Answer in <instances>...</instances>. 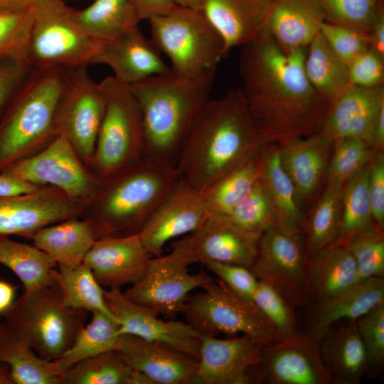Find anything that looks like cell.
<instances>
[{"mask_svg": "<svg viewBox=\"0 0 384 384\" xmlns=\"http://www.w3.org/2000/svg\"><path fill=\"white\" fill-rule=\"evenodd\" d=\"M91 64L110 67L113 77L127 85L170 70L160 52L139 27L102 42Z\"/></svg>", "mask_w": 384, "mask_h": 384, "instance_id": "24", "label": "cell"}, {"mask_svg": "<svg viewBox=\"0 0 384 384\" xmlns=\"http://www.w3.org/2000/svg\"><path fill=\"white\" fill-rule=\"evenodd\" d=\"M241 48L240 89L265 143L319 133L331 105L306 77L307 48L286 51L267 30Z\"/></svg>", "mask_w": 384, "mask_h": 384, "instance_id": "1", "label": "cell"}, {"mask_svg": "<svg viewBox=\"0 0 384 384\" xmlns=\"http://www.w3.org/2000/svg\"><path fill=\"white\" fill-rule=\"evenodd\" d=\"M304 70L313 88L330 105L352 85L348 65L331 50L320 32L306 48Z\"/></svg>", "mask_w": 384, "mask_h": 384, "instance_id": "34", "label": "cell"}, {"mask_svg": "<svg viewBox=\"0 0 384 384\" xmlns=\"http://www.w3.org/2000/svg\"><path fill=\"white\" fill-rule=\"evenodd\" d=\"M336 242L343 245L352 255L359 282L384 277L383 230L354 235Z\"/></svg>", "mask_w": 384, "mask_h": 384, "instance_id": "47", "label": "cell"}, {"mask_svg": "<svg viewBox=\"0 0 384 384\" xmlns=\"http://www.w3.org/2000/svg\"><path fill=\"white\" fill-rule=\"evenodd\" d=\"M74 151L68 137L58 133L41 153L21 159L1 172L35 185L55 186L70 198H87L94 192L93 182Z\"/></svg>", "mask_w": 384, "mask_h": 384, "instance_id": "14", "label": "cell"}, {"mask_svg": "<svg viewBox=\"0 0 384 384\" xmlns=\"http://www.w3.org/2000/svg\"><path fill=\"white\" fill-rule=\"evenodd\" d=\"M306 270L311 304L331 298L359 282L352 255L343 245L337 242L309 257Z\"/></svg>", "mask_w": 384, "mask_h": 384, "instance_id": "30", "label": "cell"}, {"mask_svg": "<svg viewBox=\"0 0 384 384\" xmlns=\"http://www.w3.org/2000/svg\"><path fill=\"white\" fill-rule=\"evenodd\" d=\"M216 70L217 66L188 78L170 69L129 85L141 112L145 157L176 169L189 133L210 99Z\"/></svg>", "mask_w": 384, "mask_h": 384, "instance_id": "3", "label": "cell"}, {"mask_svg": "<svg viewBox=\"0 0 384 384\" xmlns=\"http://www.w3.org/2000/svg\"><path fill=\"white\" fill-rule=\"evenodd\" d=\"M73 18L87 33L100 42L137 28L141 21L131 0H95L84 9H74Z\"/></svg>", "mask_w": 384, "mask_h": 384, "instance_id": "35", "label": "cell"}, {"mask_svg": "<svg viewBox=\"0 0 384 384\" xmlns=\"http://www.w3.org/2000/svg\"><path fill=\"white\" fill-rule=\"evenodd\" d=\"M319 350L333 384H358L368 371L367 355L356 320L333 324L321 338Z\"/></svg>", "mask_w": 384, "mask_h": 384, "instance_id": "28", "label": "cell"}, {"mask_svg": "<svg viewBox=\"0 0 384 384\" xmlns=\"http://www.w3.org/2000/svg\"><path fill=\"white\" fill-rule=\"evenodd\" d=\"M384 302V279L373 277L321 302L312 303L307 335L317 344L335 323L356 320Z\"/></svg>", "mask_w": 384, "mask_h": 384, "instance_id": "27", "label": "cell"}, {"mask_svg": "<svg viewBox=\"0 0 384 384\" xmlns=\"http://www.w3.org/2000/svg\"><path fill=\"white\" fill-rule=\"evenodd\" d=\"M201 289L188 297L181 311L201 335L245 334L262 348L281 340L255 304L238 296L220 279H212Z\"/></svg>", "mask_w": 384, "mask_h": 384, "instance_id": "8", "label": "cell"}, {"mask_svg": "<svg viewBox=\"0 0 384 384\" xmlns=\"http://www.w3.org/2000/svg\"><path fill=\"white\" fill-rule=\"evenodd\" d=\"M104 297L119 321V335H134L198 359L201 334L187 322L164 321L153 309L128 299L120 289H104Z\"/></svg>", "mask_w": 384, "mask_h": 384, "instance_id": "15", "label": "cell"}, {"mask_svg": "<svg viewBox=\"0 0 384 384\" xmlns=\"http://www.w3.org/2000/svg\"><path fill=\"white\" fill-rule=\"evenodd\" d=\"M369 37L370 48L384 58V14L375 23Z\"/></svg>", "mask_w": 384, "mask_h": 384, "instance_id": "57", "label": "cell"}, {"mask_svg": "<svg viewBox=\"0 0 384 384\" xmlns=\"http://www.w3.org/2000/svg\"><path fill=\"white\" fill-rule=\"evenodd\" d=\"M306 267L305 235L287 233L274 223L261 234L250 270L294 309L311 304Z\"/></svg>", "mask_w": 384, "mask_h": 384, "instance_id": "12", "label": "cell"}, {"mask_svg": "<svg viewBox=\"0 0 384 384\" xmlns=\"http://www.w3.org/2000/svg\"><path fill=\"white\" fill-rule=\"evenodd\" d=\"M265 144L240 87L231 88L201 110L176 165L178 180L203 193Z\"/></svg>", "mask_w": 384, "mask_h": 384, "instance_id": "2", "label": "cell"}, {"mask_svg": "<svg viewBox=\"0 0 384 384\" xmlns=\"http://www.w3.org/2000/svg\"><path fill=\"white\" fill-rule=\"evenodd\" d=\"M259 379L272 384H333L320 353L319 345L307 334L276 341L262 348L254 367Z\"/></svg>", "mask_w": 384, "mask_h": 384, "instance_id": "17", "label": "cell"}, {"mask_svg": "<svg viewBox=\"0 0 384 384\" xmlns=\"http://www.w3.org/2000/svg\"><path fill=\"white\" fill-rule=\"evenodd\" d=\"M60 384H152L116 349L85 358L68 368Z\"/></svg>", "mask_w": 384, "mask_h": 384, "instance_id": "36", "label": "cell"}, {"mask_svg": "<svg viewBox=\"0 0 384 384\" xmlns=\"http://www.w3.org/2000/svg\"><path fill=\"white\" fill-rule=\"evenodd\" d=\"M141 21L166 14L176 6L175 0H131Z\"/></svg>", "mask_w": 384, "mask_h": 384, "instance_id": "55", "label": "cell"}, {"mask_svg": "<svg viewBox=\"0 0 384 384\" xmlns=\"http://www.w3.org/2000/svg\"><path fill=\"white\" fill-rule=\"evenodd\" d=\"M87 67L71 69L55 119L56 134L65 135L84 156L95 149L107 102L103 80H92Z\"/></svg>", "mask_w": 384, "mask_h": 384, "instance_id": "13", "label": "cell"}, {"mask_svg": "<svg viewBox=\"0 0 384 384\" xmlns=\"http://www.w3.org/2000/svg\"><path fill=\"white\" fill-rule=\"evenodd\" d=\"M368 189L372 213L376 225L384 228V153L377 151L370 167Z\"/></svg>", "mask_w": 384, "mask_h": 384, "instance_id": "53", "label": "cell"}, {"mask_svg": "<svg viewBox=\"0 0 384 384\" xmlns=\"http://www.w3.org/2000/svg\"><path fill=\"white\" fill-rule=\"evenodd\" d=\"M371 161L344 186L341 228L336 242L354 235L381 230L374 221L370 200L368 181Z\"/></svg>", "mask_w": 384, "mask_h": 384, "instance_id": "41", "label": "cell"}, {"mask_svg": "<svg viewBox=\"0 0 384 384\" xmlns=\"http://www.w3.org/2000/svg\"><path fill=\"white\" fill-rule=\"evenodd\" d=\"M71 69L32 68L16 90L0 125V171L56 134V114Z\"/></svg>", "mask_w": 384, "mask_h": 384, "instance_id": "4", "label": "cell"}, {"mask_svg": "<svg viewBox=\"0 0 384 384\" xmlns=\"http://www.w3.org/2000/svg\"><path fill=\"white\" fill-rule=\"evenodd\" d=\"M0 264L16 274L25 292L57 285L50 274L58 267L56 262L35 245L1 238Z\"/></svg>", "mask_w": 384, "mask_h": 384, "instance_id": "38", "label": "cell"}, {"mask_svg": "<svg viewBox=\"0 0 384 384\" xmlns=\"http://www.w3.org/2000/svg\"><path fill=\"white\" fill-rule=\"evenodd\" d=\"M325 21L316 0H273L266 30L284 50L307 48Z\"/></svg>", "mask_w": 384, "mask_h": 384, "instance_id": "29", "label": "cell"}, {"mask_svg": "<svg viewBox=\"0 0 384 384\" xmlns=\"http://www.w3.org/2000/svg\"><path fill=\"white\" fill-rule=\"evenodd\" d=\"M325 21L353 27L368 34L383 12V0H316Z\"/></svg>", "mask_w": 384, "mask_h": 384, "instance_id": "45", "label": "cell"}, {"mask_svg": "<svg viewBox=\"0 0 384 384\" xmlns=\"http://www.w3.org/2000/svg\"><path fill=\"white\" fill-rule=\"evenodd\" d=\"M91 314L90 323L84 326L70 348L57 360L63 373L80 361L116 349L119 321L102 312Z\"/></svg>", "mask_w": 384, "mask_h": 384, "instance_id": "42", "label": "cell"}, {"mask_svg": "<svg viewBox=\"0 0 384 384\" xmlns=\"http://www.w3.org/2000/svg\"><path fill=\"white\" fill-rule=\"evenodd\" d=\"M31 69L26 65L0 59V110L14 94Z\"/></svg>", "mask_w": 384, "mask_h": 384, "instance_id": "54", "label": "cell"}, {"mask_svg": "<svg viewBox=\"0 0 384 384\" xmlns=\"http://www.w3.org/2000/svg\"><path fill=\"white\" fill-rule=\"evenodd\" d=\"M356 324L366 349L368 370L380 373L384 365V302L358 318Z\"/></svg>", "mask_w": 384, "mask_h": 384, "instance_id": "49", "label": "cell"}, {"mask_svg": "<svg viewBox=\"0 0 384 384\" xmlns=\"http://www.w3.org/2000/svg\"><path fill=\"white\" fill-rule=\"evenodd\" d=\"M0 384H14L11 377L9 370L0 366Z\"/></svg>", "mask_w": 384, "mask_h": 384, "instance_id": "61", "label": "cell"}, {"mask_svg": "<svg viewBox=\"0 0 384 384\" xmlns=\"http://www.w3.org/2000/svg\"><path fill=\"white\" fill-rule=\"evenodd\" d=\"M50 274L59 288L65 306L90 313L100 311L115 317L106 304L103 287L85 263L72 267L53 268Z\"/></svg>", "mask_w": 384, "mask_h": 384, "instance_id": "40", "label": "cell"}, {"mask_svg": "<svg viewBox=\"0 0 384 384\" xmlns=\"http://www.w3.org/2000/svg\"><path fill=\"white\" fill-rule=\"evenodd\" d=\"M209 213L201 193L181 181L164 198L140 229L141 240L152 256L163 254L166 244L196 231Z\"/></svg>", "mask_w": 384, "mask_h": 384, "instance_id": "16", "label": "cell"}, {"mask_svg": "<svg viewBox=\"0 0 384 384\" xmlns=\"http://www.w3.org/2000/svg\"><path fill=\"white\" fill-rule=\"evenodd\" d=\"M273 0H204L201 11L218 32L225 55L258 38L266 30Z\"/></svg>", "mask_w": 384, "mask_h": 384, "instance_id": "26", "label": "cell"}, {"mask_svg": "<svg viewBox=\"0 0 384 384\" xmlns=\"http://www.w3.org/2000/svg\"><path fill=\"white\" fill-rule=\"evenodd\" d=\"M116 350L152 384L191 383L198 364L191 356L132 334H120Z\"/></svg>", "mask_w": 384, "mask_h": 384, "instance_id": "25", "label": "cell"}, {"mask_svg": "<svg viewBox=\"0 0 384 384\" xmlns=\"http://www.w3.org/2000/svg\"><path fill=\"white\" fill-rule=\"evenodd\" d=\"M36 185L22 181L6 173L0 174V196L28 193L38 190Z\"/></svg>", "mask_w": 384, "mask_h": 384, "instance_id": "56", "label": "cell"}, {"mask_svg": "<svg viewBox=\"0 0 384 384\" xmlns=\"http://www.w3.org/2000/svg\"><path fill=\"white\" fill-rule=\"evenodd\" d=\"M76 209L70 200L50 191L0 196V238H31L42 228L74 218Z\"/></svg>", "mask_w": 384, "mask_h": 384, "instance_id": "21", "label": "cell"}, {"mask_svg": "<svg viewBox=\"0 0 384 384\" xmlns=\"http://www.w3.org/2000/svg\"><path fill=\"white\" fill-rule=\"evenodd\" d=\"M204 0H175L176 4L180 6L201 11Z\"/></svg>", "mask_w": 384, "mask_h": 384, "instance_id": "60", "label": "cell"}, {"mask_svg": "<svg viewBox=\"0 0 384 384\" xmlns=\"http://www.w3.org/2000/svg\"><path fill=\"white\" fill-rule=\"evenodd\" d=\"M171 247L166 255L151 257L142 278L122 293L133 302L174 319L181 313L190 292L213 278L203 270L189 272V266L198 262L190 234L174 241Z\"/></svg>", "mask_w": 384, "mask_h": 384, "instance_id": "10", "label": "cell"}, {"mask_svg": "<svg viewBox=\"0 0 384 384\" xmlns=\"http://www.w3.org/2000/svg\"><path fill=\"white\" fill-rule=\"evenodd\" d=\"M107 95L105 114L96 143V163L109 177L144 156L142 120L129 87L112 76L103 79Z\"/></svg>", "mask_w": 384, "mask_h": 384, "instance_id": "11", "label": "cell"}, {"mask_svg": "<svg viewBox=\"0 0 384 384\" xmlns=\"http://www.w3.org/2000/svg\"><path fill=\"white\" fill-rule=\"evenodd\" d=\"M334 142L319 132L277 144L280 164L293 184L297 204L304 212L326 183Z\"/></svg>", "mask_w": 384, "mask_h": 384, "instance_id": "18", "label": "cell"}, {"mask_svg": "<svg viewBox=\"0 0 384 384\" xmlns=\"http://www.w3.org/2000/svg\"><path fill=\"white\" fill-rule=\"evenodd\" d=\"M74 9L63 0H37L33 6L28 62L33 68L87 66L100 42L75 21Z\"/></svg>", "mask_w": 384, "mask_h": 384, "instance_id": "9", "label": "cell"}, {"mask_svg": "<svg viewBox=\"0 0 384 384\" xmlns=\"http://www.w3.org/2000/svg\"><path fill=\"white\" fill-rule=\"evenodd\" d=\"M319 32L331 50L348 65L370 47L369 34L353 27L325 21Z\"/></svg>", "mask_w": 384, "mask_h": 384, "instance_id": "50", "label": "cell"}, {"mask_svg": "<svg viewBox=\"0 0 384 384\" xmlns=\"http://www.w3.org/2000/svg\"><path fill=\"white\" fill-rule=\"evenodd\" d=\"M151 257L136 233L97 239L83 263L102 287L120 289L142 278Z\"/></svg>", "mask_w": 384, "mask_h": 384, "instance_id": "20", "label": "cell"}, {"mask_svg": "<svg viewBox=\"0 0 384 384\" xmlns=\"http://www.w3.org/2000/svg\"><path fill=\"white\" fill-rule=\"evenodd\" d=\"M203 265L238 296L253 302L259 281L250 268L238 265L212 261Z\"/></svg>", "mask_w": 384, "mask_h": 384, "instance_id": "51", "label": "cell"}, {"mask_svg": "<svg viewBox=\"0 0 384 384\" xmlns=\"http://www.w3.org/2000/svg\"><path fill=\"white\" fill-rule=\"evenodd\" d=\"M33 17V7L0 11V59L30 66L28 48Z\"/></svg>", "mask_w": 384, "mask_h": 384, "instance_id": "43", "label": "cell"}, {"mask_svg": "<svg viewBox=\"0 0 384 384\" xmlns=\"http://www.w3.org/2000/svg\"><path fill=\"white\" fill-rule=\"evenodd\" d=\"M383 110V85L372 87L351 85L331 105L320 133L334 142L341 138H355L373 147L376 122Z\"/></svg>", "mask_w": 384, "mask_h": 384, "instance_id": "22", "label": "cell"}, {"mask_svg": "<svg viewBox=\"0 0 384 384\" xmlns=\"http://www.w3.org/2000/svg\"><path fill=\"white\" fill-rule=\"evenodd\" d=\"M9 366L14 384H60L63 371L58 361L41 358L21 334L0 322V364Z\"/></svg>", "mask_w": 384, "mask_h": 384, "instance_id": "31", "label": "cell"}, {"mask_svg": "<svg viewBox=\"0 0 384 384\" xmlns=\"http://www.w3.org/2000/svg\"><path fill=\"white\" fill-rule=\"evenodd\" d=\"M345 186L327 181L306 216V260L319 250L334 243L338 237L342 213V194Z\"/></svg>", "mask_w": 384, "mask_h": 384, "instance_id": "37", "label": "cell"}, {"mask_svg": "<svg viewBox=\"0 0 384 384\" xmlns=\"http://www.w3.org/2000/svg\"><path fill=\"white\" fill-rule=\"evenodd\" d=\"M87 313L65 306L55 285L24 291L4 316L41 358L56 361L72 346L86 324Z\"/></svg>", "mask_w": 384, "mask_h": 384, "instance_id": "6", "label": "cell"}, {"mask_svg": "<svg viewBox=\"0 0 384 384\" xmlns=\"http://www.w3.org/2000/svg\"><path fill=\"white\" fill-rule=\"evenodd\" d=\"M377 151L366 142L355 138L334 141L326 182L345 186L368 164Z\"/></svg>", "mask_w": 384, "mask_h": 384, "instance_id": "44", "label": "cell"}, {"mask_svg": "<svg viewBox=\"0 0 384 384\" xmlns=\"http://www.w3.org/2000/svg\"><path fill=\"white\" fill-rule=\"evenodd\" d=\"M263 155L261 179L274 207L275 224L287 233L305 235L306 215L297 204L293 184L280 164L277 144H265Z\"/></svg>", "mask_w": 384, "mask_h": 384, "instance_id": "33", "label": "cell"}, {"mask_svg": "<svg viewBox=\"0 0 384 384\" xmlns=\"http://www.w3.org/2000/svg\"><path fill=\"white\" fill-rule=\"evenodd\" d=\"M225 215L242 228L257 234H262L275 223L274 207L261 178L251 191Z\"/></svg>", "mask_w": 384, "mask_h": 384, "instance_id": "46", "label": "cell"}, {"mask_svg": "<svg viewBox=\"0 0 384 384\" xmlns=\"http://www.w3.org/2000/svg\"><path fill=\"white\" fill-rule=\"evenodd\" d=\"M109 178L112 181L102 196L100 219L93 225L97 239L124 230L139 233L178 181L175 168L144 156Z\"/></svg>", "mask_w": 384, "mask_h": 384, "instance_id": "5", "label": "cell"}, {"mask_svg": "<svg viewBox=\"0 0 384 384\" xmlns=\"http://www.w3.org/2000/svg\"><path fill=\"white\" fill-rule=\"evenodd\" d=\"M31 239L58 267H72L83 262L97 238L92 222L71 218L41 228Z\"/></svg>", "mask_w": 384, "mask_h": 384, "instance_id": "32", "label": "cell"}, {"mask_svg": "<svg viewBox=\"0 0 384 384\" xmlns=\"http://www.w3.org/2000/svg\"><path fill=\"white\" fill-rule=\"evenodd\" d=\"M198 364L191 383L246 384L249 370L261 360L262 347L241 334L225 339L201 335Z\"/></svg>", "mask_w": 384, "mask_h": 384, "instance_id": "19", "label": "cell"}, {"mask_svg": "<svg viewBox=\"0 0 384 384\" xmlns=\"http://www.w3.org/2000/svg\"><path fill=\"white\" fill-rule=\"evenodd\" d=\"M15 292L14 286L0 281V313H4L12 305Z\"/></svg>", "mask_w": 384, "mask_h": 384, "instance_id": "58", "label": "cell"}, {"mask_svg": "<svg viewBox=\"0 0 384 384\" xmlns=\"http://www.w3.org/2000/svg\"><path fill=\"white\" fill-rule=\"evenodd\" d=\"M264 146L255 155L201 193L209 213L227 215L251 191L262 174Z\"/></svg>", "mask_w": 384, "mask_h": 384, "instance_id": "39", "label": "cell"}, {"mask_svg": "<svg viewBox=\"0 0 384 384\" xmlns=\"http://www.w3.org/2000/svg\"><path fill=\"white\" fill-rule=\"evenodd\" d=\"M147 21L151 41L181 75L197 77L225 56L221 36L201 11L177 5Z\"/></svg>", "mask_w": 384, "mask_h": 384, "instance_id": "7", "label": "cell"}, {"mask_svg": "<svg viewBox=\"0 0 384 384\" xmlns=\"http://www.w3.org/2000/svg\"><path fill=\"white\" fill-rule=\"evenodd\" d=\"M253 302L267 319L281 340L298 333L294 309L274 289L258 282Z\"/></svg>", "mask_w": 384, "mask_h": 384, "instance_id": "48", "label": "cell"}, {"mask_svg": "<svg viewBox=\"0 0 384 384\" xmlns=\"http://www.w3.org/2000/svg\"><path fill=\"white\" fill-rule=\"evenodd\" d=\"M37 0H0V11L33 7Z\"/></svg>", "mask_w": 384, "mask_h": 384, "instance_id": "59", "label": "cell"}, {"mask_svg": "<svg viewBox=\"0 0 384 384\" xmlns=\"http://www.w3.org/2000/svg\"><path fill=\"white\" fill-rule=\"evenodd\" d=\"M260 235L242 228L225 215L209 213L190 238L198 262L212 261L250 268Z\"/></svg>", "mask_w": 384, "mask_h": 384, "instance_id": "23", "label": "cell"}, {"mask_svg": "<svg viewBox=\"0 0 384 384\" xmlns=\"http://www.w3.org/2000/svg\"><path fill=\"white\" fill-rule=\"evenodd\" d=\"M348 73L352 85H381L384 79V58L370 47L348 64Z\"/></svg>", "mask_w": 384, "mask_h": 384, "instance_id": "52", "label": "cell"}]
</instances>
